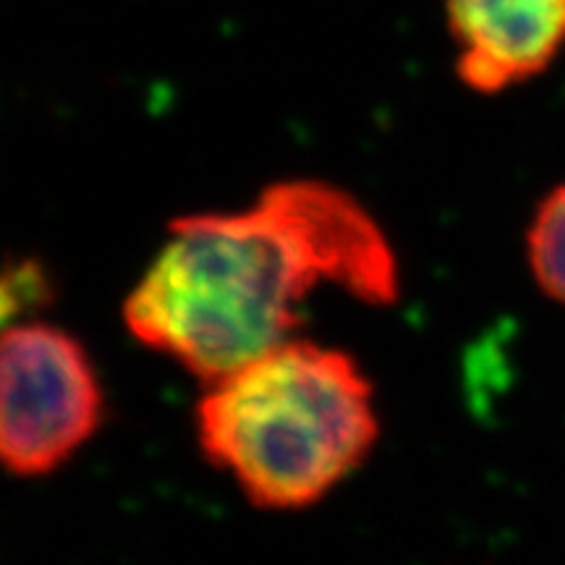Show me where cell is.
<instances>
[{"label": "cell", "mask_w": 565, "mask_h": 565, "mask_svg": "<svg viewBox=\"0 0 565 565\" xmlns=\"http://www.w3.org/2000/svg\"><path fill=\"white\" fill-rule=\"evenodd\" d=\"M526 254L542 291L565 303V183L536 207L526 233Z\"/></svg>", "instance_id": "obj_5"}, {"label": "cell", "mask_w": 565, "mask_h": 565, "mask_svg": "<svg viewBox=\"0 0 565 565\" xmlns=\"http://www.w3.org/2000/svg\"><path fill=\"white\" fill-rule=\"evenodd\" d=\"M103 422V387L87 351L45 322L0 330V466L45 477Z\"/></svg>", "instance_id": "obj_3"}, {"label": "cell", "mask_w": 565, "mask_h": 565, "mask_svg": "<svg viewBox=\"0 0 565 565\" xmlns=\"http://www.w3.org/2000/svg\"><path fill=\"white\" fill-rule=\"evenodd\" d=\"M196 437L254 505H312L377 440L372 385L345 353L288 338L212 380Z\"/></svg>", "instance_id": "obj_2"}, {"label": "cell", "mask_w": 565, "mask_h": 565, "mask_svg": "<svg viewBox=\"0 0 565 565\" xmlns=\"http://www.w3.org/2000/svg\"><path fill=\"white\" fill-rule=\"evenodd\" d=\"M42 294H45L42 275L32 267L0 273V328L24 312L32 301H40Z\"/></svg>", "instance_id": "obj_6"}, {"label": "cell", "mask_w": 565, "mask_h": 565, "mask_svg": "<svg viewBox=\"0 0 565 565\" xmlns=\"http://www.w3.org/2000/svg\"><path fill=\"white\" fill-rule=\"evenodd\" d=\"M466 87L494 95L542 74L565 45V0H445Z\"/></svg>", "instance_id": "obj_4"}, {"label": "cell", "mask_w": 565, "mask_h": 565, "mask_svg": "<svg viewBox=\"0 0 565 565\" xmlns=\"http://www.w3.org/2000/svg\"><path fill=\"white\" fill-rule=\"evenodd\" d=\"M322 282L359 301L393 303L398 265L391 244L341 189L275 183L244 212L175 221L126 301V328L212 383L286 343L303 299Z\"/></svg>", "instance_id": "obj_1"}]
</instances>
